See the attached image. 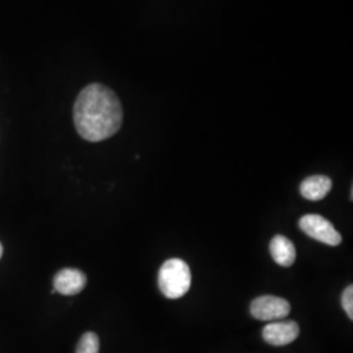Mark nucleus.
I'll list each match as a JSON object with an SVG mask.
<instances>
[{"label": "nucleus", "mask_w": 353, "mask_h": 353, "mask_svg": "<svg viewBox=\"0 0 353 353\" xmlns=\"http://www.w3.org/2000/svg\"><path fill=\"white\" fill-rule=\"evenodd\" d=\"M74 122L83 139L92 143L109 139L122 126V103L112 89L99 83L90 84L76 99Z\"/></svg>", "instance_id": "f257e3e1"}, {"label": "nucleus", "mask_w": 353, "mask_h": 353, "mask_svg": "<svg viewBox=\"0 0 353 353\" xmlns=\"http://www.w3.org/2000/svg\"><path fill=\"white\" fill-rule=\"evenodd\" d=\"M191 280L189 265L178 258L168 259L159 271V288L170 300L183 297L189 292Z\"/></svg>", "instance_id": "f03ea898"}, {"label": "nucleus", "mask_w": 353, "mask_h": 353, "mask_svg": "<svg viewBox=\"0 0 353 353\" xmlns=\"http://www.w3.org/2000/svg\"><path fill=\"white\" fill-rule=\"evenodd\" d=\"M299 227L303 233L313 240L326 243L328 246H338L341 245V233L335 229V227L321 214H305L300 221Z\"/></svg>", "instance_id": "7ed1b4c3"}, {"label": "nucleus", "mask_w": 353, "mask_h": 353, "mask_svg": "<svg viewBox=\"0 0 353 353\" xmlns=\"http://www.w3.org/2000/svg\"><path fill=\"white\" fill-rule=\"evenodd\" d=\"M250 313L259 321H281L290 313V303L278 296H261L250 305Z\"/></svg>", "instance_id": "20e7f679"}, {"label": "nucleus", "mask_w": 353, "mask_h": 353, "mask_svg": "<svg viewBox=\"0 0 353 353\" xmlns=\"http://www.w3.org/2000/svg\"><path fill=\"white\" fill-rule=\"evenodd\" d=\"M300 334L299 325L294 321H275L265 326L262 335L265 343L275 345V347H283L290 344L292 341H296Z\"/></svg>", "instance_id": "39448f33"}, {"label": "nucleus", "mask_w": 353, "mask_h": 353, "mask_svg": "<svg viewBox=\"0 0 353 353\" xmlns=\"http://www.w3.org/2000/svg\"><path fill=\"white\" fill-rule=\"evenodd\" d=\"M85 274L76 268H63L54 278V290L64 296L77 294L85 288Z\"/></svg>", "instance_id": "423d86ee"}, {"label": "nucleus", "mask_w": 353, "mask_h": 353, "mask_svg": "<svg viewBox=\"0 0 353 353\" xmlns=\"http://www.w3.org/2000/svg\"><path fill=\"white\" fill-rule=\"evenodd\" d=\"M332 188L331 179L326 176H312L305 178L300 186V192L306 201L318 202L327 196Z\"/></svg>", "instance_id": "0eeeda50"}, {"label": "nucleus", "mask_w": 353, "mask_h": 353, "mask_svg": "<svg viewBox=\"0 0 353 353\" xmlns=\"http://www.w3.org/2000/svg\"><path fill=\"white\" fill-rule=\"evenodd\" d=\"M270 252L272 259L281 267H290L294 263L297 252L293 242L285 236L278 234L270 243Z\"/></svg>", "instance_id": "6e6552de"}, {"label": "nucleus", "mask_w": 353, "mask_h": 353, "mask_svg": "<svg viewBox=\"0 0 353 353\" xmlns=\"http://www.w3.org/2000/svg\"><path fill=\"white\" fill-rule=\"evenodd\" d=\"M100 341L94 332H85L77 343L76 353H99Z\"/></svg>", "instance_id": "1a4fd4ad"}, {"label": "nucleus", "mask_w": 353, "mask_h": 353, "mask_svg": "<svg viewBox=\"0 0 353 353\" xmlns=\"http://www.w3.org/2000/svg\"><path fill=\"white\" fill-rule=\"evenodd\" d=\"M341 305L348 318L353 319V287L348 285L341 294Z\"/></svg>", "instance_id": "9d476101"}, {"label": "nucleus", "mask_w": 353, "mask_h": 353, "mask_svg": "<svg viewBox=\"0 0 353 353\" xmlns=\"http://www.w3.org/2000/svg\"><path fill=\"white\" fill-rule=\"evenodd\" d=\"M1 255H3V246H1V243H0V258H1Z\"/></svg>", "instance_id": "9b49d317"}]
</instances>
